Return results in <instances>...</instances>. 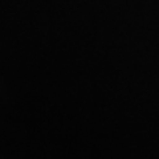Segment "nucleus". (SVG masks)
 I'll return each instance as SVG.
<instances>
[]
</instances>
